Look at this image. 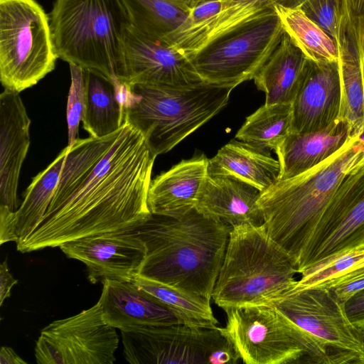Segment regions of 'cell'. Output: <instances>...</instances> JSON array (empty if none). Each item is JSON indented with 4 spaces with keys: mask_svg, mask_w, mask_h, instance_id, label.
<instances>
[{
    "mask_svg": "<svg viewBox=\"0 0 364 364\" xmlns=\"http://www.w3.org/2000/svg\"><path fill=\"white\" fill-rule=\"evenodd\" d=\"M68 151L51 202L17 250L56 247L91 236L134 230L151 215L147 198L156 156L124 121L104 137L77 139Z\"/></svg>",
    "mask_w": 364,
    "mask_h": 364,
    "instance_id": "cell-1",
    "label": "cell"
},
{
    "mask_svg": "<svg viewBox=\"0 0 364 364\" xmlns=\"http://www.w3.org/2000/svg\"><path fill=\"white\" fill-rule=\"evenodd\" d=\"M231 230L196 208L178 217L151 214L135 229L146 247L139 274L210 300Z\"/></svg>",
    "mask_w": 364,
    "mask_h": 364,
    "instance_id": "cell-2",
    "label": "cell"
},
{
    "mask_svg": "<svg viewBox=\"0 0 364 364\" xmlns=\"http://www.w3.org/2000/svg\"><path fill=\"white\" fill-rule=\"evenodd\" d=\"M364 153V132L335 154L260 193L263 227L299 267L343 177Z\"/></svg>",
    "mask_w": 364,
    "mask_h": 364,
    "instance_id": "cell-3",
    "label": "cell"
},
{
    "mask_svg": "<svg viewBox=\"0 0 364 364\" xmlns=\"http://www.w3.org/2000/svg\"><path fill=\"white\" fill-rule=\"evenodd\" d=\"M233 89L204 81L183 87L122 85L124 121L144 135L157 156L171 150L219 113Z\"/></svg>",
    "mask_w": 364,
    "mask_h": 364,
    "instance_id": "cell-4",
    "label": "cell"
},
{
    "mask_svg": "<svg viewBox=\"0 0 364 364\" xmlns=\"http://www.w3.org/2000/svg\"><path fill=\"white\" fill-rule=\"evenodd\" d=\"M299 273L294 259L263 225L232 228L212 299L224 311L268 304L290 290Z\"/></svg>",
    "mask_w": 364,
    "mask_h": 364,
    "instance_id": "cell-5",
    "label": "cell"
},
{
    "mask_svg": "<svg viewBox=\"0 0 364 364\" xmlns=\"http://www.w3.org/2000/svg\"><path fill=\"white\" fill-rule=\"evenodd\" d=\"M58 58L113 83L129 20L122 0H55L49 15Z\"/></svg>",
    "mask_w": 364,
    "mask_h": 364,
    "instance_id": "cell-6",
    "label": "cell"
},
{
    "mask_svg": "<svg viewBox=\"0 0 364 364\" xmlns=\"http://www.w3.org/2000/svg\"><path fill=\"white\" fill-rule=\"evenodd\" d=\"M219 327L246 364H331L325 349L272 305L225 310Z\"/></svg>",
    "mask_w": 364,
    "mask_h": 364,
    "instance_id": "cell-7",
    "label": "cell"
},
{
    "mask_svg": "<svg viewBox=\"0 0 364 364\" xmlns=\"http://www.w3.org/2000/svg\"><path fill=\"white\" fill-rule=\"evenodd\" d=\"M58 56L50 17L36 0H0V81L21 92L52 72Z\"/></svg>",
    "mask_w": 364,
    "mask_h": 364,
    "instance_id": "cell-8",
    "label": "cell"
},
{
    "mask_svg": "<svg viewBox=\"0 0 364 364\" xmlns=\"http://www.w3.org/2000/svg\"><path fill=\"white\" fill-rule=\"evenodd\" d=\"M284 33L274 9L215 37L188 58L203 81L235 88L254 78Z\"/></svg>",
    "mask_w": 364,
    "mask_h": 364,
    "instance_id": "cell-9",
    "label": "cell"
},
{
    "mask_svg": "<svg viewBox=\"0 0 364 364\" xmlns=\"http://www.w3.org/2000/svg\"><path fill=\"white\" fill-rule=\"evenodd\" d=\"M121 334L124 357L132 364H237L241 360L218 326H146Z\"/></svg>",
    "mask_w": 364,
    "mask_h": 364,
    "instance_id": "cell-10",
    "label": "cell"
},
{
    "mask_svg": "<svg viewBox=\"0 0 364 364\" xmlns=\"http://www.w3.org/2000/svg\"><path fill=\"white\" fill-rule=\"evenodd\" d=\"M269 304L316 340L331 364H364L361 332L330 289L289 290Z\"/></svg>",
    "mask_w": 364,
    "mask_h": 364,
    "instance_id": "cell-11",
    "label": "cell"
},
{
    "mask_svg": "<svg viewBox=\"0 0 364 364\" xmlns=\"http://www.w3.org/2000/svg\"><path fill=\"white\" fill-rule=\"evenodd\" d=\"M116 328L105 321L100 303L79 314L53 321L36 341L38 364H112L118 347Z\"/></svg>",
    "mask_w": 364,
    "mask_h": 364,
    "instance_id": "cell-12",
    "label": "cell"
},
{
    "mask_svg": "<svg viewBox=\"0 0 364 364\" xmlns=\"http://www.w3.org/2000/svg\"><path fill=\"white\" fill-rule=\"evenodd\" d=\"M364 248V153L348 170L305 254L304 270L331 255Z\"/></svg>",
    "mask_w": 364,
    "mask_h": 364,
    "instance_id": "cell-13",
    "label": "cell"
},
{
    "mask_svg": "<svg viewBox=\"0 0 364 364\" xmlns=\"http://www.w3.org/2000/svg\"><path fill=\"white\" fill-rule=\"evenodd\" d=\"M127 88L136 85L183 87L203 82L188 56L175 46L126 28L115 69Z\"/></svg>",
    "mask_w": 364,
    "mask_h": 364,
    "instance_id": "cell-14",
    "label": "cell"
},
{
    "mask_svg": "<svg viewBox=\"0 0 364 364\" xmlns=\"http://www.w3.org/2000/svg\"><path fill=\"white\" fill-rule=\"evenodd\" d=\"M59 247L68 258L85 264L92 284L105 279L132 282L146 258L145 245L135 230L84 237Z\"/></svg>",
    "mask_w": 364,
    "mask_h": 364,
    "instance_id": "cell-15",
    "label": "cell"
},
{
    "mask_svg": "<svg viewBox=\"0 0 364 364\" xmlns=\"http://www.w3.org/2000/svg\"><path fill=\"white\" fill-rule=\"evenodd\" d=\"M341 82L339 60L318 62L307 58L293 100L291 133L322 130L339 116Z\"/></svg>",
    "mask_w": 364,
    "mask_h": 364,
    "instance_id": "cell-16",
    "label": "cell"
},
{
    "mask_svg": "<svg viewBox=\"0 0 364 364\" xmlns=\"http://www.w3.org/2000/svg\"><path fill=\"white\" fill-rule=\"evenodd\" d=\"M31 119L19 93L4 89L0 95V205L18 208L17 190L30 146Z\"/></svg>",
    "mask_w": 364,
    "mask_h": 364,
    "instance_id": "cell-17",
    "label": "cell"
},
{
    "mask_svg": "<svg viewBox=\"0 0 364 364\" xmlns=\"http://www.w3.org/2000/svg\"><path fill=\"white\" fill-rule=\"evenodd\" d=\"M98 302L106 323L126 331L135 327L180 323L155 297L132 282L105 279Z\"/></svg>",
    "mask_w": 364,
    "mask_h": 364,
    "instance_id": "cell-18",
    "label": "cell"
},
{
    "mask_svg": "<svg viewBox=\"0 0 364 364\" xmlns=\"http://www.w3.org/2000/svg\"><path fill=\"white\" fill-rule=\"evenodd\" d=\"M208 174L203 154L183 159L151 181L148 206L151 214L181 216L196 207Z\"/></svg>",
    "mask_w": 364,
    "mask_h": 364,
    "instance_id": "cell-19",
    "label": "cell"
},
{
    "mask_svg": "<svg viewBox=\"0 0 364 364\" xmlns=\"http://www.w3.org/2000/svg\"><path fill=\"white\" fill-rule=\"evenodd\" d=\"M261 192L230 176H208L196 209L203 215L229 225L259 226L263 218L258 204Z\"/></svg>",
    "mask_w": 364,
    "mask_h": 364,
    "instance_id": "cell-20",
    "label": "cell"
},
{
    "mask_svg": "<svg viewBox=\"0 0 364 364\" xmlns=\"http://www.w3.org/2000/svg\"><path fill=\"white\" fill-rule=\"evenodd\" d=\"M350 138L348 122L339 118L320 131L290 133L275 151L280 167L278 181L294 177L318 165Z\"/></svg>",
    "mask_w": 364,
    "mask_h": 364,
    "instance_id": "cell-21",
    "label": "cell"
},
{
    "mask_svg": "<svg viewBox=\"0 0 364 364\" xmlns=\"http://www.w3.org/2000/svg\"><path fill=\"white\" fill-rule=\"evenodd\" d=\"M279 163L269 149L232 139L208 159L210 176H230L243 181L261 193L278 181Z\"/></svg>",
    "mask_w": 364,
    "mask_h": 364,
    "instance_id": "cell-22",
    "label": "cell"
},
{
    "mask_svg": "<svg viewBox=\"0 0 364 364\" xmlns=\"http://www.w3.org/2000/svg\"><path fill=\"white\" fill-rule=\"evenodd\" d=\"M307 57L284 32L279 43L253 80L265 93V104L292 103Z\"/></svg>",
    "mask_w": 364,
    "mask_h": 364,
    "instance_id": "cell-23",
    "label": "cell"
},
{
    "mask_svg": "<svg viewBox=\"0 0 364 364\" xmlns=\"http://www.w3.org/2000/svg\"><path fill=\"white\" fill-rule=\"evenodd\" d=\"M306 0H221L222 8L198 27L175 40L172 45L187 56L215 37L280 5L299 8Z\"/></svg>",
    "mask_w": 364,
    "mask_h": 364,
    "instance_id": "cell-24",
    "label": "cell"
},
{
    "mask_svg": "<svg viewBox=\"0 0 364 364\" xmlns=\"http://www.w3.org/2000/svg\"><path fill=\"white\" fill-rule=\"evenodd\" d=\"M120 82L113 83L86 70V105L82 127L90 136L104 137L118 131L124 122Z\"/></svg>",
    "mask_w": 364,
    "mask_h": 364,
    "instance_id": "cell-25",
    "label": "cell"
},
{
    "mask_svg": "<svg viewBox=\"0 0 364 364\" xmlns=\"http://www.w3.org/2000/svg\"><path fill=\"white\" fill-rule=\"evenodd\" d=\"M341 82L338 118L347 121L351 136L364 132V83L361 58L356 44L344 31L338 43Z\"/></svg>",
    "mask_w": 364,
    "mask_h": 364,
    "instance_id": "cell-26",
    "label": "cell"
},
{
    "mask_svg": "<svg viewBox=\"0 0 364 364\" xmlns=\"http://www.w3.org/2000/svg\"><path fill=\"white\" fill-rule=\"evenodd\" d=\"M129 23L142 35L168 43L191 8L180 0H122Z\"/></svg>",
    "mask_w": 364,
    "mask_h": 364,
    "instance_id": "cell-27",
    "label": "cell"
},
{
    "mask_svg": "<svg viewBox=\"0 0 364 364\" xmlns=\"http://www.w3.org/2000/svg\"><path fill=\"white\" fill-rule=\"evenodd\" d=\"M66 146L27 188L24 199L15 211L16 245L23 242L37 228L44 216L58 183L66 158Z\"/></svg>",
    "mask_w": 364,
    "mask_h": 364,
    "instance_id": "cell-28",
    "label": "cell"
},
{
    "mask_svg": "<svg viewBox=\"0 0 364 364\" xmlns=\"http://www.w3.org/2000/svg\"><path fill=\"white\" fill-rule=\"evenodd\" d=\"M132 282L164 305L180 323L200 328L218 326L210 299L139 274Z\"/></svg>",
    "mask_w": 364,
    "mask_h": 364,
    "instance_id": "cell-29",
    "label": "cell"
},
{
    "mask_svg": "<svg viewBox=\"0 0 364 364\" xmlns=\"http://www.w3.org/2000/svg\"><path fill=\"white\" fill-rule=\"evenodd\" d=\"M284 32L314 61L339 60L337 42L318 25L311 20L300 8L274 6Z\"/></svg>",
    "mask_w": 364,
    "mask_h": 364,
    "instance_id": "cell-30",
    "label": "cell"
},
{
    "mask_svg": "<svg viewBox=\"0 0 364 364\" xmlns=\"http://www.w3.org/2000/svg\"><path fill=\"white\" fill-rule=\"evenodd\" d=\"M291 103H264L246 118L235 138L275 151L291 133Z\"/></svg>",
    "mask_w": 364,
    "mask_h": 364,
    "instance_id": "cell-31",
    "label": "cell"
},
{
    "mask_svg": "<svg viewBox=\"0 0 364 364\" xmlns=\"http://www.w3.org/2000/svg\"><path fill=\"white\" fill-rule=\"evenodd\" d=\"M364 267V248L343 251L306 268L290 290L318 287L330 289L351 272Z\"/></svg>",
    "mask_w": 364,
    "mask_h": 364,
    "instance_id": "cell-32",
    "label": "cell"
},
{
    "mask_svg": "<svg viewBox=\"0 0 364 364\" xmlns=\"http://www.w3.org/2000/svg\"><path fill=\"white\" fill-rule=\"evenodd\" d=\"M71 83L68 92L66 118L68 146L77 140L78 129L86 105V70L70 64Z\"/></svg>",
    "mask_w": 364,
    "mask_h": 364,
    "instance_id": "cell-33",
    "label": "cell"
},
{
    "mask_svg": "<svg viewBox=\"0 0 364 364\" xmlns=\"http://www.w3.org/2000/svg\"><path fill=\"white\" fill-rule=\"evenodd\" d=\"M299 8L338 43L344 31L342 0H306Z\"/></svg>",
    "mask_w": 364,
    "mask_h": 364,
    "instance_id": "cell-34",
    "label": "cell"
},
{
    "mask_svg": "<svg viewBox=\"0 0 364 364\" xmlns=\"http://www.w3.org/2000/svg\"><path fill=\"white\" fill-rule=\"evenodd\" d=\"M343 28L355 41L360 58L364 53V0H342Z\"/></svg>",
    "mask_w": 364,
    "mask_h": 364,
    "instance_id": "cell-35",
    "label": "cell"
},
{
    "mask_svg": "<svg viewBox=\"0 0 364 364\" xmlns=\"http://www.w3.org/2000/svg\"><path fill=\"white\" fill-rule=\"evenodd\" d=\"M363 289L364 267L351 272L330 289L337 299L343 304Z\"/></svg>",
    "mask_w": 364,
    "mask_h": 364,
    "instance_id": "cell-36",
    "label": "cell"
},
{
    "mask_svg": "<svg viewBox=\"0 0 364 364\" xmlns=\"http://www.w3.org/2000/svg\"><path fill=\"white\" fill-rule=\"evenodd\" d=\"M10 241L17 242L15 211L0 205V245Z\"/></svg>",
    "mask_w": 364,
    "mask_h": 364,
    "instance_id": "cell-37",
    "label": "cell"
},
{
    "mask_svg": "<svg viewBox=\"0 0 364 364\" xmlns=\"http://www.w3.org/2000/svg\"><path fill=\"white\" fill-rule=\"evenodd\" d=\"M346 313L353 323L364 319V289L349 299L344 304Z\"/></svg>",
    "mask_w": 364,
    "mask_h": 364,
    "instance_id": "cell-38",
    "label": "cell"
},
{
    "mask_svg": "<svg viewBox=\"0 0 364 364\" xmlns=\"http://www.w3.org/2000/svg\"><path fill=\"white\" fill-rule=\"evenodd\" d=\"M17 283L18 279L14 278L9 270L6 260L4 261L0 265V306L10 297L11 290Z\"/></svg>",
    "mask_w": 364,
    "mask_h": 364,
    "instance_id": "cell-39",
    "label": "cell"
},
{
    "mask_svg": "<svg viewBox=\"0 0 364 364\" xmlns=\"http://www.w3.org/2000/svg\"><path fill=\"white\" fill-rule=\"evenodd\" d=\"M0 364H27L11 348L2 346L0 350Z\"/></svg>",
    "mask_w": 364,
    "mask_h": 364,
    "instance_id": "cell-40",
    "label": "cell"
},
{
    "mask_svg": "<svg viewBox=\"0 0 364 364\" xmlns=\"http://www.w3.org/2000/svg\"><path fill=\"white\" fill-rule=\"evenodd\" d=\"M186 4L189 7L192 8L203 2L211 1V0H180Z\"/></svg>",
    "mask_w": 364,
    "mask_h": 364,
    "instance_id": "cell-41",
    "label": "cell"
},
{
    "mask_svg": "<svg viewBox=\"0 0 364 364\" xmlns=\"http://www.w3.org/2000/svg\"><path fill=\"white\" fill-rule=\"evenodd\" d=\"M356 326L359 328V330L361 332L362 339H363V350H364V325H363V326Z\"/></svg>",
    "mask_w": 364,
    "mask_h": 364,
    "instance_id": "cell-42",
    "label": "cell"
},
{
    "mask_svg": "<svg viewBox=\"0 0 364 364\" xmlns=\"http://www.w3.org/2000/svg\"><path fill=\"white\" fill-rule=\"evenodd\" d=\"M361 65H362V73H363V83H364V53L361 59Z\"/></svg>",
    "mask_w": 364,
    "mask_h": 364,
    "instance_id": "cell-43",
    "label": "cell"
},
{
    "mask_svg": "<svg viewBox=\"0 0 364 364\" xmlns=\"http://www.w3.org/2000/svg\"><path fill=\"white\" fill-rule=\"evenodd\" d=\"M353 323L356 326H363L364 325V319Z\"/></svg>",
    "mask_w": 364,
    "mask_h": 364,
    "instance_id": "cell-44",
    "label": "cell"
}]
</instances>
